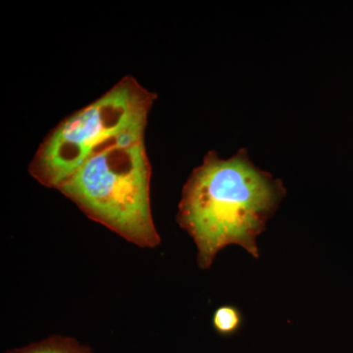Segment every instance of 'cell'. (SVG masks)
Here are the masks:
<instances>
[{
    "label": "cell",
    "mask_w": 353,
    "mask_h": 353,
    "mask_svg": "<svg viewBox=\"0 0 353 353\" xmlns=\"http://www.w3.org/2000/svg\"><path fill=\"white\" fill-rule=\"evenodd\" d=\"M285 196L282 181L255 167L245 150L229 159L209 152L183 190L176 221L210 268L223 248L236 245L259 259L257 236Z\"/></svg>",
    "instance_id": "1"
},
{
    "label": "cell",
    "mask_w": 353,
    "mask_h": 353,
    "mask_svg": "<svg viewBox=\"0 0 353 353\" xmlns=\"http://www.w3.org/2000/svg\"><path fill=\"white\" fill-rule=\"evenodd\" d=\"M153 92L132 77L62 120L48 134L29 166L44 187L58 189L94 154L111 146L145 141Z\"/></svg>",
    "instance_id": "2"
},
{
    "label": "cell",
    "mask_w": 353,
    "mask_h": 353,
    "mask_svg": "<svg viewBox=\"0 0 353 353\" xmlns=\"http://www.w3.org/2000/svg\"><path fill=\"white\" fill-rule=\"evenodd\" d=\"M145 141L111 146L90 158L58 190L90 219L141 248L161 243L150 205Z\"/></svg>",
    "instance_id": "3"
},
{
    "label": "cell",
    "mask_w": 353,
    "mask_h": 353,
    "mask_svg": "<svg viewBox=\"0 0 353 353\" xmlns=\"http://www.w3.org/2000/svg\"><path fill=\"white\" fill-rule=\"evenodd\" d=\"M10 353H92L90 348L80 345L73 339L51 336L41 343L14 350Z\"/></svg>",
    "instance_id": "4"
},
{
    "label": "cell",
    "mask_w": 353,
    "mask_h": 353,
    "mask_svg": "<svg viewBox=\"0 0 353 353\" xmlns=\"http://www.w3.org/2000/svg\"><path fill=\"white\" fill-rule=\"evenodd\" d=\"M243 317L240 309L234 305H223L216 309L212 325L216 333L223 336H231L240 331Z\"/></svg>",
    "instance_id": "5"
}]
</instances>
